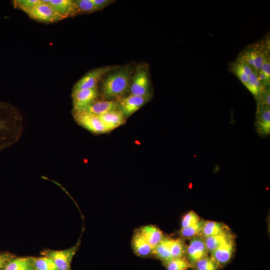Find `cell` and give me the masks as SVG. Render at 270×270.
Masks as SVG:
<instances>
[{"label": "cell", "instance_id": "obj_2", "mask_svg": "<svg viewBox=\"0 0 270 270\" xmlns=\"http://www.w3.org/2000/svg\"><path fill=\"white\" fill-rule=\"evenodd\" d=\"M132 73L129 66L118 68L108 73L102 85L104 96L108 100L121 98L130 89Z\"/></svg>", "mask_w": 270, "mask_h": 270}, {"label": "cell", "instance_id": "obj_5", "mask_svg": "<svg viewBox=\"0 0 270 270\" xmlns=\"http://www.w3.org/2000/svg\"><path fill=\"white\" fill-rule=\"evenodd\" d=\"M79 243L63 250H49L43 254L51 259L54 263L57 270H70L74 256L78 248Z\"/></svg>", "mask_w": 270, "mask_h": 270}, {"label": "cell", "instance_id": "obj_17", "mask_svg": "<svg viewBox=\"0 0 270 270\" xmlns=\"http://www.w3.org/2000/svg\"><path fill=\"white\" fill-rule=\"evenodd\" d=\"M153 248H155L164 238L162 231L153 225L144 226L138 231Z\"/></svg>", "mask_w": 270, "mask_h": 270}, {"label": "cell", "instance_id": "obj_27", "mask_svg": "<svg viewBox=\"0 0 270 270\" xmlns=\"http://www.w3.org/2000/svg\"><path fill=\"white\" fill-rule=\"evenodd\" d=\"M167 270H187L190 268V264L182 258H172L166 264Z\"/></svg>", "mask_w": 270, "mask_h": 270}, {"label": "cell", "instance_id": "obj_12", "mask_svg": "<svg viewBox=\"0 0 270 270\" xmlns=\"http://www.w3.org/2000/svg\"><path fill=\"white\" fill-rule=\"evenodd\" d=\"M256 126L258 132L268 134L270 132V106L258 103Z\"/></svg>", "mask_w": 270, "mask_h": 270}, {"label": "cell", "instance_id": "obj_7", "mask_svg": "<svg viewBox=\"0 0 270 270\" xmlns=\"http://www.w3.org/2000/svg\"><path fill=\"white\" fill-rule=\"evenodd\" d=\"M72 114L78 124L92 133L102 134L107 132L98 116L84 111H72Z\"/></svg>", "mask_w": 270, "mask_h": 270}, {"label": "cell", "instance_id": "obj_34", "mask_svg": "<svg viewBox=\"0 0 270 270\" xmlns=\"http://www.w3.org/2000/svg\"><path fill=\"white\" fill-rule=\"evenodd\" d=\"M15 256L10 252H0V270Z\"/></svg>", "mask_w": 270, "mask_h": 270}, {"label": "cell", "instance_id": "obj_19", "mask_svg": "<svg viewBox=\"0 0 270 270\" xmlns=\"http://www.w3.org/2000/svg\"><path fill=\"white\" fill-rule=\"evenodd\" d=\"M230 69L244 85L246 84L249 76L254 70L250 65L238 58L232 63Z\"/></svg>", "mask_w": 270, "mask_h": 270}, {"label": "cell", "instance_id": "obj_22", "mask_svg": "<svg viewBox=\"0 0 270 270\" xmlns=\"http://www.w3.org/2000/svg\"><path fill=\"white\" fill-rule=\"evenodd\" d=\"M164 264L172 258L169 248L168 238L162 240L153 250V254Z\"/></svg>", "mask_w": 270, "mask_h": 270}, {"label": "cell", "instance_id": "obj_20", "mask_svg": "<svg viewBox=\"0 0 270 270\" xmlns=\"http://www.w3.org/2000/svg\"><path fill=\"white\" fill-rule=\"evenodd\" d=\"M2 270H35L32 257H14Z\"/></svg>", "mask_w": 270, "mask_h": 270}, {"label": "cell", "instance_id": "obj_33", "mask_svg": "<svg viewBox=\"0 0 270 270\" xmlns=\"http://www.w3.org/2000/svg\"><path fill=\"white\" fill-rule=\"evenodd\" d=\"M258 104H266L270 106V86H266L262 92L260 96L257 98Z\"/></svg>", "mask_w": 270, "mask_h": 270}, {"label": "cell", "instance_id": "obj_6", "mask_svg": "<svg viewBox=\"0 0 270 270\" xmlns=\"http://www.w3.org/2000/svg\"><path fill=\"white\" fill-rule=\"evenodd\" d=\"M118 68L116 66H107L94 69L81 78L76 83L73 90H84L96 88L98 82L104 76Z\"/></svg>", "mask_w": 270, "mask_h": 270}, {"label": "cell", "instance_id": "obj_30", "mask_svg": "<svg viewBox=\"0 0 270 270\" xmlns=\"http://www.w3.org/2000/svg\"><path fill=\"white\" fill-rule=\"evenodd\" d=\"M204 220H200L198 222L189 226L182 228L180 230V234L184 238H192L200 234L202 230Z\"/></svg>", "mask_w": 270, "mask_h": 270}, {"label": "cell", "instance_id": "obj_3", "mask_svg": "<svg viewBox=\"0 0 270 270\" xmlns=\"http://www.w3.org/2000/svg\"><path fill=\"white\" fill-rule=\"evenodd\" d=\"M270 36L247 46L237 58L250 65L254 70H259L265 58L270 56Z\"/></svg>", "mask_w": 270, "mask_h": 270}, {"label": "cell", "instance_id": "obj_21", "mask_svg": "<svg viewBox=\"0 0 270 270\" xmlns=\"http://www.w3.org/2000/svg\"><path fill=\"white\" fill-rule=\"evenodd\" d=\"M227 232L228 228L224 224L217 222L206 220L204 221L200 232L206 238Z\"/></svg>", "mask_w": 270, "mask_h": 270}, {"label": "cell", "instance_id": "obj_36", "mask_svg": "<svg viewBox=\"0 0 270 270\" xmlns=\"http://www.w3.org/2000/svg\"><path fill=\"white\" fill-rule=\"evenodd\" d=\"M266 74L267 76L270 78V57L268 56L264 60L262 65L259 70Z\"/></svg>", "mask_w": 270, "mask_h": 270}, {"label": "cell", "instance_id": "obj_8", "mask_svg": "<svg viewBox=\"0 0 270 270\" xmlns=\"http://www.w3.org/2000/svg\"><path fill=\"white\" fill-rule=\"evenodd\" d=\"M27 14L32 18L43 22H53L64 18L42 0Z\"/></svg>", "mask_w": 270, "mask_h": 270}, {"label": "cell", "instance_id": "obj_32", "mask_svg": "<svg viewBox=\"0 0 270 270\" xmlns=\"http://www.w3.org/2000/svg\"><path fill=\"white\" fill-rule=\"evenodd\" d=\"M199 216L194 211L184 215L182 220V228L192 226L200 220Z\"/></svg>", "mask_w": 270, "mask_h": 270}, {"label": "cell", "instance_id": "obj_23", "mask_svg": "<svg viewBox=\"0 0 270 270\" xmlns=\"http://www.w3.org/2000/svg\"><path fill=\"white\" fill-rule=\"evenodd\" d=\"M232 236L228 232L204 238V243L208 251L212 252Z\"/></svg>", "mask_w": 270, "mask_h": 270}, {"label": "cell", "instance_id": "obj_26", "mask_svg": "<svg viewBox=\"0 0 270 270\" xmlns=\"http://www.w3.org/2000/svg\"><path fill=\"white\" fill-rule=\"evenodd\" d=\"M35 270H57L54 262L47 256L32 257Z\"/></svg>", "mask_w": 270, "mask_h": 270}, {"label": "cell", "instance_id": "obj_35", "mask_svg": "<svg viewBox=\"0 0 270 270\" xmlns=\"http://www.w3.org/2000/svg\"><path fill=\"white\" fill-rule=\"evenodd\" d=\"M97 10H101L114 2L112 0H92Z\"/></svg>", "mask_w": 270, "mask_h": 270}, {"label": "cell", "instance_id": "obj_14", "mask_svg": "<svg viewBox=\"0 0 270 270\" xmlns=\"http://www.w3.org/2000/svg\"><path fill=\"white\" fill-rule=\"evenodd\" d=\"M234 250V243L232 237L212 252V258L218 264H226L231 259Z\"/></svg>", "mask_w": 270, "mask_h": 270}, {"label": "cell", "instance_id": "obj_25", "mask_svg": "<svg viewBox=\"0 0 270 270\" xmlns=\"http://www.w3.org/2000/svg\"><path fill=\"white\" fill-rule=\"evenodd\" d=\"M168 244L172 258H182L186 248L184 242L180 239H168Z\"/></svg>", "mask_w": 270, "mask_h": 270}, {"label": "cell", "instance_id": "obj_9", "mask_svg": "<svg viewBox=\"0 0 270 270\" xmlns=\"http://www.w3.org/2000/svg\"><path fill=\"white\" fill-rule=\"evenodd\" d=\"M150 98V96H138L130 94L120 99L118 108L126 118L142 108Z\"/></svg>", "mask_w": 270, "mask_h": 270}, {"label": "cell", "instance_id": "obj_16", "mask_svg": "<svg viewBox=\"0 0 270 270\" xmlns=\"http://www.w3.org/2000/svg\"><path fill=\"white\" fill-rule=\"evenodd\" d=\"M51 6L64 18L76 14L74 0H42Z\"/></svg>", "mask_w": 270, "mask_h": 270}, {"label": "cell", "instance_id": "obj_28", "mask_svg": "<svg viewBox=\"0 0 270 270\" xmlns=\"http://www.w3.org/2000/svg\"><path fill=\"white\" fill-rule=\"evenodd\" d=\"M77 14H89L97 11L92 0H74Z\"/></svg>", "mask_w": 270, "mask_h": 270}, {"label": "cell", "instance_id": "obj_11", "mask_svg": "<svg viewBox=\"0 0 270 270\" xmlns=\"http://www.w3.org/2000/svg\"><path fill=\"white\" fill-rule=\"evenodd\" d=\"M186 252L190 264H194L206 256L208 250L204 239L200 237H194L190 240Z\"/></svg>", "mask_w": 270, "mask_h": 270}, {"label": "cell", "instance_id": "obj_15", "mask_svg": "<svg viewBox=\"0 0 270 270\" xmlns=\"http://www.w3.org/2000/svg\"><path fill=\"white\" fill-rule=\"evenodd\" d=\"M118 108V103L114 100H100L94 101L84 109L78 111H84L98 116Z\"/></svg>", "mask_w": 270, "mask_h": 270}, {"label": "cell", "instance_id": "obj_4", "mask_svg": "<svg viewBox=\"0 0 270 270\" xmlns=\"http://www.w3.org/2000/svg\"><path fill=\"white\" fill-rule=\"evenodd\" d=\"M148 70L146 66H139L132 77L130 90L131 94L138 96H150Z\"/></svg>", "mask_w": 270, "mask_h": 270}, {"label": "cell", "instance_id": "obj_31", "mask_svg": "<svg viewBox=\"0 0 270 270\" xmlns=\"http://www.w3.org/2000/svg\"><path fill=\"white\" fill-rule=\"evenodd\" d=\"M40 1V0H16L14 2V4L15 7L24 10L28 14Z\"/></svg>", "mask_w": 270, "mask_h": 270}, {"label": "cell", "instance_id": "obj_29", "mask_svg": "<svg viewBox=\"0 0 270 270\" xmlns=\"http://www.w3.org/2000/svg\"><path fill=\"white\" fill-rule=\"evenodd\" d=\"M194 264L195 270H217L219 265L212 257L208 256L200 260Z\"/></svg>", "mask_w": 270, "mask_h": 270}, {"label": "cell", "instance_id": "obj_10", "mask_svg": "<svg viewBox=\"0 0 270 270\" xmlns=\"http://www.w3.org/2000/svg\"><path fill=\"white\" fill-rule=\"evenodd\" d=\"M73 110L78 111L84 109L95 101L98 96L96 88L76 90H73L72 92Z\"/></svg>", "mask_w": 270, "mask_h": 270}, {"label": "cell", "instance_id": "obj_13", "mask_svg": "<svg viewBox=\"0 0 270 270\" xmlns=\"http://www.w3.org/2000/svg\"><path fill=\"white\" fill-rule=\"evenodd\" d=\"M98 116L104 124L107 132L123 125L126 122V118L119 108Z\"/></svg>", "mask_w": 270, "mask_h": 270}, {"label": "cell", "instance_id": "obj_24", "mask_svg": "<svg viewBox=\"0 0 270 270\" xmlns=\"http://www.w3.org/2000/svg\"><path fill=\"white\" fill-rule=\"evenodd\" d=\"M244 86L256 99L259 97L264 88L259 82L257 71L255 70H254L249 76L248 80Z\"/></svg>", "mask_w": 270, "mask_h": 270}, {"label": "cell", "instance_id": "obj_18", "mask_svg": "<svg viewBox=\"0 0 270 270\" xmlns=\"http://www.w3.org/2000/svg\"><path fill=\"white\" fill-rule=\"evenodd\" d=\"M132 244L134 253L138 256L146 257L153 254V248L138 232L134 235Z\"/></svg>", "mask_w": 270, "mask_h": 270}, {"label": "cell", "instance_id": "obj_1", "mask_svg": "<svg viewBox=\"0 0 270 270\" xmlns=\"http://www.w3.org/2000/svg\"><path fill=\"white\" fill-rule=\"evenodd\" d=\"M23 132L22 116L10 106L0 102V151L20 138Z\"/></svg>", "mask_w": 270, "mask_h": 270}]
</instances>
